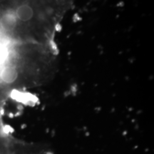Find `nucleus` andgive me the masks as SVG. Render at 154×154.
I'll list each match as a JSON object with an SVG mask.
<instances>
[{
    "label": "nucleus",
    "instance_id": "nucleus-1",
    "mask_svg": "<svg viewBox=\"0 0 154 154\" xmlns=\"http://www.w3.org/2000/svg\"><path fill=\"white\" fill-rule=\"evenodd\" d=\"M2 1H7L9 6L0 19H11L17 29L23 25L27 30L29 41L49 44L54 43L58 28L75 0Z\"/></svg>",
    "mask_w": 154,
    "mask_h": 154
},
{
    "label": "nucleus",
    "instance_id": "nucleus-2",
    "mask_svg": "<svg viewBox=\"0 0 154 154\" xmlns=\"http://www.w3.org/2000/svg\"><path fill=\"white\" fill-rule=\"evenodd\" d=\"M44 145L17 139L9 134L0 136V154H48Z\"/></svg>",
    "mask_w": 154,
    "mask_h": 154
}]
</instances>
